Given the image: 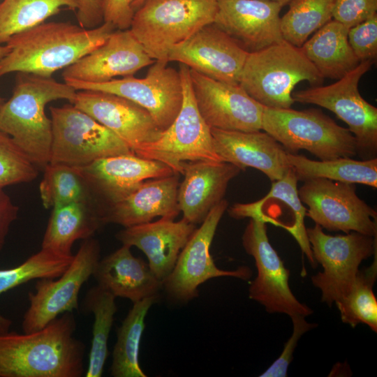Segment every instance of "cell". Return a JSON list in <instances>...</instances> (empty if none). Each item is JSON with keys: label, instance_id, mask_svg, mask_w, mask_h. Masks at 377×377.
Segmentation results:
<instances>
[{"label": "cell", "instance_id": "42", "mask_svg": "<svg viewBox=\"0 0 377 377\" xmlns=\"http://www.w3.org/2000/svg\"><path fill=\"white\" fill-rule=\"evenodd\" d=\"M76 17L80 27H96L103 22V0H76Z\"/></svg>", "mask_w": 377, "mask_h": 377}, {"label": "cell", "instance_id": "27", "mask_svg": "<svg viewBox=\"0 0 377 377\" xmlns=\"http://www.w3.org/2000/svg\"><path fill=\"white\" fill-rule=\"evenodd\" d=\"M103 226L101 210L95 203L76 202L53 207L41 249L72 256L74 242L92 237Z\"/></svg>", "mask_w": 377, "mask_h": 377}, {"label": "cell", "instance_id": "13", "mask_svg": "<svg viewBox=\"0 0 377 377\" xmlns=\"http://www.w3.org/2000/svg\"><path fill=\"white\" fill-rule=\"evenodd\" d=\"M242 240L257 269V276L249 288V298L263 305L269 313H284L290 318L312 314L313 310L292 293L288 282L290 270L269 242L267 223L250 219Z\"/></svg>", "mask_w": 377, "mask_h": 377}, {"label": "cell", "instance_id": "44", "mask_svg": "<svg viewBox=\"0 0 377 377\" xmlns=\"http://www.w3.org/2000/svg\"><path fill=\"white\" fill-rule=\"evenodd\" d=\"M146 0H134L132 3V8L135 11L139 8Z\"/></svg>", "mask_w": 377, "mask_h": 377}, {"label": "cell", "instance_id": "11", "mask_svg": "<svg viewBox=\"0 0 377 377\" xmlns=\"http://www.w3.org/2000/svg\"><path fill=\"white\" fill-rule=\"evenodd\" d=\"M100 253L97 239L93 237L84 239L61 276L37 280L35 291L28 294L29 306L22 320L24 333L38 331L59 315L77 309L79 292L93 276Z\"/></svg>", "mask_w": 377, "mask_h": 377}, {"label": "cell", "instance_id": "40", "mask_svg": "<svg viewBox=\"0 0 377 377\" xmlns=\"http://www.w3.org/2000/svg\"><path fill=\"white\" fill-rule=\"evenodd\" d=\"M377 11V0H334L332 19L350 29Z\"/></svg>", "mask_w": 377, "mask_h": 377}, {"label": "cell", "instance_id": "39", "mask_svg": "<svg viewBox=\"0 0 377 377\" xmlns=\"http://www.w3.org/2000/svg\"><path fill=\"white\" fill-rule=\"evenodd\" d=\"M293 325L291 337L286 342L279 357L264 371L260 377H286L287 371L293 360V355L302 336L317 326L305 320V317L297 316L290 318Z\"/></svg>", "mask_w": 377, "mask_h": 377}, {"label": "cell", "instance_id": "19", "mask_svg": "<svg viewBox=\"0 0 377 377\" xmlns=\"http://www.w3.org/2000/svg\"><path fill=\"white\" fill-rule=\"evenodd\" d=\"M72 104L110 130L133 153L155 141L163 131L147 110L115 94L78 90Z\"/></svg>", "mask_w": 377, "mask_h": 377}, {"label": "cell", "instance_id": "10", "mask_svg": "<svg viewBox=\"0 0 377 377\" xmlns=\"http://www.w3.org/2000/svg\"><path fill=\"white\" fill-rule=\"evenodd\" d=\"M306 231L313 258L323 269L311 282L321 290V301L331 307L350 290L361 263L377 251L376 237L357 232L333 236L317 224Z\"/></svg>", "mask_w": 377, "mask_h": 377}, {"label": "cell", "instance_id": "34", "mask_svg": "<svg viewBox=\"0 0 377 377\" xmlns=\"http://www.w3.org/2000/svg\"><path fill=\"white\" fill-rule=\"evenodd\" d=\"M73 256H65L41 249L20 265L0 269V295L27 281L54 279L62 274ZM11 320L0 313V332H8Z\"/></svg>", "mask_w": 377, "mask_h": 377}, {"label": "cell", "instance_id": "9", "mask_svg": "<svg viewBox=\"0 0 377 377\" xmlns=\"http://www.w3.org/2000/svg\"><path fill=\"white\" fill-rule=\"evenodd\" d=\"M374 64L371 60L360 61L333 84L292 93L295 102L327 109L345 122L356 140L357 155L363 160L376 158L377 154V108L358 89L361 77Z\"/></svg>", "mask_w": 377, "mask_h": 377}, {"label": "cell", "instance_id": "14", "mask_svg": "<svg viewBox=\"0 0 377 377\" xmlns=\"http://www.w3.org/2000/svg\"><path fill=\"white\" fill-rule=\"evenodd\" d=\"M306 215L328 231L357 232L376 237L377 213L360 198L355 184L315 178L298 189Z\"/></svg>", "mask_w": 377, "mask_h": 377}, {"label": "cell", "instance_id": "15", "mask_svg": "<svg viewBox=\"0 0 377 377\" xmlns=\"http://www.w3.org/2000/svg\"><path fill=\"white\" fill-rule=\"evenodd\" d=\"M168 63L155 61L143 78L130 75L100 83L75 80L64 82L77 91H100L125 98L147 110L164 131L178 114L183 101L180 73L168 66Z\"/></svg>", "mask_w": 377, "mask_h": 377}, {"label": "cell", "instance_id": "32", "mask_svg": "<svg viewBox=\"0 0 377 377\" xmlns=\"http://www.w3.org/2000/svg\"><path fill=\"white\" fill-rule=\"evenodd\" d=\"M64 7L76 11V0H3L0 3V44L45 22Z\"/></svg>", "mask_w": 377, "mask_h": 377}, {"label": "cell", "instance_id": "2", "mask_svg": "<svg viewBox=\"0 0 377 377\" xmlns=\"http://www.w3.org/2000/svg\"><path fill=\"white\" fill-rule=\"evenodd\" d=\"M109 22L86 29L71 22H43L18 33L5 43L0 77L13 72L52 77L103 44L115 31Z\"/></svg>", "mask_w": 377, "mask_h": 377}, {"label": "cell", "instance_id": "17", "mask_svg": "<svg viewBox=\"0 0 377 377\" xmlns=\"http://www.w3.org/2000/svg\"><path fill=\"white\" fill-rule=\"evenodd\" d=\"M248 52L213 23L207 24L169 52L177 61L212 79L239 84Z\"/></svg>", "mask_w": 377, "mask_h": 377}, {"label": "cell", "instance_id": "16", "mask_svg": "<svg viewBox=\"0 0 377 377\" xmlns=\"http://www.w3.org/2000/svg\"><path fill=\"white\" fill-rule=\"evenodd\" d=\"M189 73L198 110L210 128L246 132L262 130L263 105L239 84L219 81L190 68Z\"/></svg>", "mask_w": 377, "mask_h": 377}, {"label": "cell", "instance_id": "25", "mask_svg": "<svg viewBox=\"0 0 377 377\" xmlns=\"http://www.w3.org/2000/svg\"><path fill=\"white\" fill-rule=\"evenodd\" d=\"M242 169L217 161H199L186 163L177 200L183 218L195 225L201 223L210 210L223 199L230 182Z\"/></svg>", "mask_w": 377, "mask_h": 377}, {"label": "cell", "instance_id": "20", "mask_svg": "<svg viewBox=\"0 0 377 377\" xmlns=\"http://www.w3.org/2000/svg\"><path fill=\"white\" fill-rule=\"evenodd\" d=\"M282 6L272 0H217L213 24L248 52L283 40Z\"/></svg>", "mask_w": 377, "mask_h": 377}, {"label": "cell", "instance_id": "22", "mask_svg": "<svg viewBox=\"0 0 377 377\" xmlns=\"http://www.w3.org/2000/svg\"><path fill=\"white\" fill-rule=\"evenodd\" d=\"M210 130L216 152L223 162L242 171L246 168L257 169L272 182L281 179L291 168L284 147L264 131Z\"/></svg>", "mask_w": 377, "mask_h": 377}, {"label": "cell", "instance_id": "1", "mask_svg": "<svg viewBox=\"0 0 377 377\" xmlns=\"http://www.w3.org/2000/svg\"><path fill=\"white\" fill-rule=\"evenodd\" d=\"M72 312L33 332H0V377H80L84 345Z\"/></svg>", "mask_w": 377, "mask_h": 377}, {"label": "cell", "instance_id": "35", "mask_svg": "<svg viewBox=\"0 0 377 377\" xmlns=\"http://www.w3.org/2000/svg\"><path fill=\"white\" fill-rule=\"evenodd\" d=\"M376 253L369 267L359 269L348 293L335 303L343 323L352 327L365 324L375 332H377V300L373 287L377 276Z\"/></svg>", "mask_w": 377, "mask_h": 377}, {"label": "cell", "instance_id": "3", "mask_svg": "<svg viewBox=\"0 0 377 377\" xmlns=\"http://www.w3.org/2000/svg\"><path fill=\"white\" fill-rule=\"evenodd\" d=\"M77 90L52 77L18 73L11 97L0 106V131L10 135L38 167L50 162L52 124L45 112L53 101L73 103Z\"/></svg>", "mask_w": 377, "mask_h": 377}, {"label": "cell", "instance_id": "28", "mask_svg": "<svg viewBox=\"0 0 377 377\" xmlns=\"http://www.w3.org/2000/svg\"><path fill=\"white\" fill-rule=\"evenodd\" d=\"M348 29L332 19L300 47L323 78L339 80L360 64L348 43Z\"/></svg>", "mask_w": 377, "mask_h": 377}, {"label": "cell", "instance_id": "24", "mask_svg": "<svg viewBox=\"0 0 377 377\" xmlns=\"http://www.w3.org/2000/svg\"><path fill=\"white\" fill-rule=\"evenodd\" d=\"M179 175L143 182L124 198L103 210V225L114 223L128 228L150 222L158 216L174 220L180 212Z\"/></svg>", "mask_w": 377, "mask_h": 377}, {"label": "cell", "instance_id": "33", "mask_svg": "<svg viewBox=\"0 0 377 377\" xmlns=\"http://www.w3.org/2000/svg\"><path fill=\"white\" fill-rule=\"evenodd\" d=\"M43 170L39 191L45 208L52 209L76 202H93L98 207L77 167L48 163Z\"/></svg>", "mask_w": 377, "mask_h": 377}, {"label": "cell", "instance_id": "45", "mask_svg": "<svg viewBox=\"0 0 377 377\" xmlns=\"http://www.w3.org/2000/svg\"><path fill=\"white\" fill-rule=\"evenodd\" d=\"M8 47L6 45L0 44V59L7 53Z\"/></svg>", "mask_w": 377, "mask_h": 377}, {"label": "cell", "instance_id": "21", "mask_svg": "<svg viewBox=\"0 0 377 377\" xmlns=\"http://www.w3.org/2000/svg\"><path fill=\"white\" fill-rule=\"evenodd\" d=\"M154 62L129 29H116L103 44L64 68L62 77L64 80L105 82L133 75Z\"/></svg>", "mask_w": 377, "mask_h": 377}, {"label": "cell", "instance_id": "43", "mask_svg": "<svg viewBox=\"0 0 377 377\" xmlns=\"http://www.w3.org/2000/svg\"><path fill=\"white\" fill-rule=\"evenodd\" d=\"M19 207L11 200L9 195L0 188V251L12 223L16 220Z\"/></svg>", "mask_w": 377, "mask_h": 377}, {"label": "cell", "instance_id": "38", "mask_svg": "<svg viewBox=\"0 0 377 377\" xmlns=\"http://www.w3.org/2000/svg\"><path fill=\"white\" fill-rule=\"evenodd\" d=\"M348 39L360 61H375L377 57V13L350 27Z\"/></svg>", "mask_w": 377, "mask_h": 377}, {"label": "cell", "instance_id": "18", "mask_svg": "<svg viewBox=\"0 0 377 377\" xmlns=\"http://www.w3.org/2000/svg\"><path fill=\"white\" fill-rule=\"evenodd\" d=\"M77 168L101 209V217L107 207L124 198L143 182L175 173L162 162L135 154L103 157Z\"/></svg>", "mask_w": 377, "mask_h": 377}, {"label": "cell", "instance_id": "26", "mask_svg": "<svg viewBox=\"0 0 377 377\" xmlns=\"http://www.w3.org/2000/svg\"><path fill=\"white\" fill-rule=\"evenodd\" d=\"M131 248L122 244L99 260L93 276L98 286L115 297L128 299L133 304L158 295L163 283L152 272L148 263L132 254Z\"/></svg>", "mask_w": 377, "mask_h": 377}, {"label": "cell", "instance_id": "29", "mask_svg": "<svg viewBox=\"0 0 377 377\" xmlns=\"http://www.w3.org/2000/svg\"><path fill=\"white\" fill-rule=\"evenodd\" d=\"M287 156L298 181L324 178L377 188L376 158L358 161L352 157H339L314 161L303 155L288 152Z\"/></svg>", "mask_w": 377, "mask_h": 377}, {"label": "cell", "instance_id": "37", "mask_svg": "<svg viewBox=\"0 0 377 377\" xmlns=\"http://www.w3.org/2000/svg\"><path fill=\"white\" fill-rule=\"evenodd\" d=\"M38 175V167L6 133L0 131V188L28 183Z\"/></svg>", "mask_w": 377, "mask_h": 377}, {"label": "cell", "instance_id": "31", "mask_svg": "<svg viewBox=\"0 0 377 377\" xmlns=\"http://www.w3.org/2000/svg\"><path fill=\"white\" fill-rule=\"evenodd\" d=\"M115 299L111 293L98 285L86 294L84 308L94 316L87 377H101L103 374L108 356V341L117 310Z\"/></svg>", "mask_w": 377, "mask_h": 377}, {"label": "cell", "instance_id": "41", "mask_svg": "<svg viewBox=\"0 0 377 377\" xmlns=\"http://www.w3.org/2000/svg\"><path fill=\"white\" fill-rule=\"evenodd\" d=\"M134 0H103V22L112 24L116 29L124 30L131 27L135 11Z\"/></svg>", "mask_w": 377, "mask_h": 377}, {"label": "cell", "instance_id": "23", "mask_svg": "<svg viewBox=\"0 0 377 377\" xmlns=\"http://www.w3.org/2000/svg\"><path fill=\"white\" fill-rule=\"evenodd\" d=\"M196 228V225L184 218L178 221L161 218L154 222L124 228L115 237L122 244L141 250L151 270L163 283Z\"/></svg>", "mask_w": 377, "mask_h": 377}, {"label": "cell", "instance_id": "7", "mask_svg": "<svg viewBox=\"0 0 377 377\" xmlns=\"http://www.w3.org/2000/svg\"><path fill=\"white\" fill-rule=\"evenodd\" d=\"M182 83L183 101L173 122L155 141L141 146L134 154L158 161L175 173L183 174L186 163L222 161L216 154L210 127L200 114L192 91L189 68L182 64L179 70Z\"/></svg>", "mask_w": 377, "mask_h": 377}, {"label": "cell", "instance_id": "8", "mask_svg": "<svg viewBox=\"0 0 377 377\" xmlns=\"http://www.w3.org/2000/svg\"><path fill=\"white\" fill-rule=\"evenodd\" d=\"M50 112L49 163L82 167L103 157L134 154L117 135L72 103L51 106Z\"/></svg>", "mask_w": 377, "mask_h": 377}, {"label": "cell", "instance_id": "6", "mask_svg": "<svg viewBox=\"0 0 377 377\" xmlns=\"http://www.w3.org/2000/svg\"><path fill=\"white\" fill-rule=\"evenodd\" d=\"M217 0H146L129 29L148 55L168 61L170 50L214 22Z\"/></svg>", "mask_w": 377, "mask_h": 377}, {"label": "cell", "instance_id": "12", "mask_svg": "<svg viewBox=\"0 0 377 377\" xmlns=\"http://www.w3.org/2000/svg\"><path fill=\"white\" fill-rule=\"evenodd\" d=\"M228 207L225 199L215 205L181 251L173 269L163 281V288L172 300L187 302L197 297L198 287L213 278L231 276L244 281L251 278L252 270L249 267L221 269L210 253L218 225Z\"/></svg>", "mask_w": 377, "mask_h": 377}, {"label": "cell", "instance_id": "5", "mask_svg": "<svg viewBox=\"0 0 377 377\" xmlns=\"http://www.w3.org/2000/svg\"><path fill=\"white\" fill-rule=\"evenodd\" d=\"M262 131L290 154L306 150L322 161L357 155V142L349 129L319 109L296 110L263 106Z\"/></svg>", "mask_w": 377, "mask_h": 377}, {"label": "cell", "instance_id": "4", "mask_svg": "<svg viewBox=\"0 0 377 377\" xmlns=\"http://www.w3.org/2000/svg\"><path fill=\"white\" fill-rule=\"evenodd\" d=\"M323 79L300 47L283 39L248 54L239 84L262 105L288 109L295 103L292 93L297 84L307 81L318 86Z\"/></svg>", "mask_w": 377, "mask_h": 377}, {"label": "cell", "instance_id": "46", "mask_svg": "<svg viewBox=\"0 0 377 377\" xmlns=\"http://www.w3.org/2000/svg\"><path fill=\"white\" fill-rule=\"evenodd\" d=\"M279 3L282 7L288 5L292 0H272Z\"/></svg>", "mask_w": 377, "mask_h": 377}, {"label": "cell", "instance_id": "36", "mask_svg": "<svg viewBox=\"0 0 377 377\" xmlns=\"http://www.w3.org/2000/svg\"><path fill=\"white\" fill-rule=\"evenodd\" d=\"M281 17L283 39L300 47L309 37L332 20L334 0H292Z\"/></svg>", "mask_w": 377, "mask_h": 377}, {"label": "cell", "instance_id": "47", "mask_svg": "<svg viewBox=\"0 0 377 377\" xmlns=\"http://www.w3.org/2000/svg\"><path fill=\"white\" fill-rule=\"evenodd\" d=\"M3 103V98L1 97L0 96V106L1 105V104Z\"/></svg>", "mask_w": 377, "mask_h": 377}, {"label": "cell", "instance_id": "30", "mask_svg": "<svg viewBox=\"0 0 377 377\" xmlns=\"http://www.w3.org/2000/svg\"><path fill=\"white\" fill-rule=\"evenodd\" d=\"M159 295L133 303L117 330L112 352L110 374L114 377H147L139 362L140 343L145 328V318Z\"/></svg>", "mask_w": 377, "mask_h": 377}]
</instances>
